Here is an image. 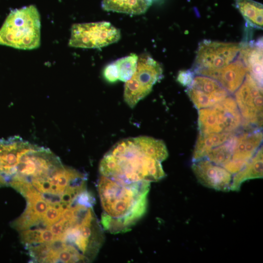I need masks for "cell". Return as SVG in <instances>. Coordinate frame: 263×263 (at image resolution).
<instances>
[{
	"label": "cell",
	"mask_w": 263,
	"mask_h": 263,
	"mask_svg": "<svg viewBox=\"0 0 263 263\" xmlns=\"http://www.w3.org/2000/svg\"><path fill=\"white\" fill-rule=\"evenodd\" d=\"M150 183L142 181L123 185L100 176L97 189L103 209L101 224L105 230L117 234L131 229L146 211Z\"/></svg>",
	"instance_id": "1"
},
{
	"label": "cell",
	"mask_w": 263,
	"mask_h": 263,
	"mask_svg": "<svg viewBox=\"0 0 263 263\" xmlns=\"http://www.w3.org/2000/svg\"><path fill=\"white\" fill-rule=\"evenodd\" d=\"M108 152L114 156L116 161L115 169L108 178L120 184L156 182L166 176L161 162L142 153L132 138L116 143Z\"/></svg>",
	"instance_id": "2"
},
{
	"label": "cell",
	"mask_w": 263,
	"mask_h": 263,
	"mask_svg": "<svg viewBox=\"0 0 263 263\" xmlns=\"http://www.w3.org/2000/svg\"><path fill=\"white\" fill-rule=\"evenodd\" d=\"M40 16L31 5L11 11L0 29V44L32 50L40 44Z\"/></svg>",
	"instance_id": "3"
},
{
	"label": "cell",
	"mask_w": 263,
	"mask_h": 263,
	"mask_svg": "<svg viewBox=\"0 0 263 263\" xmlns=\"http://www.w3.org/2000/svg\"><path fill=\"white\" fill-rule=\"evenodd\" d=\"M162 74L158 62L146 53L141 54L134 74L125 84L124 98L126 103L133 108L150 92L153 86L162 77Z\"/></svg>",
	"instance_id": "4"
},
{
	"label": "cell",
	"mask_w": 263,
	"mask_h": 263,
	"mask_svg": "<svg viewBox=\"0 0 263 263\" xmlns=\"http://www.w3.org/2000/svg\"><path fill=\"white\" fill-rule=\"evenodd\" d=\"M120 38V30L108 21L76 23L71 28L69 46L99 48L115 43Z\"/></svg>",
	"instance_id": "5"
},
{
	"label": "cell",
	"mask_w": 263,
	"mask_h": 263,
	"mask_svg": "<svg viewBox=\"0 0 263 263\" xmlns=\"http://www.w3.org/2000/svg\"><path fill=\"white\" fill-rule=\"evenodd\" d=\"M240 47L236 43L203 40L199 45L193 72L201 75L225 67L237 56Z\"/></svg>",
	"instance_id": "6"
},
{
	"label": "cell",
	"mask_w": 263,
	"mask_h": 263,
	"mask_svg": "<svg viewBox=\"0 0 263 263\" xmlns=\"http://www.w3.org/2000/svg\"><path fill=\"white\" fill-rule=\"evenodd\" d=\"M235 101L247 125L261 128L263 124V89L249 74L235 93Z\"/></svg>",
	"instance_id": "7"
},
{
	"label": "cell",
	"mask_w": 263,
	"mask_h": 263,
	"mask_svg": "<svg viewBox=\"0 0 263 263\" xmlns=\"http://www.w3.org/2000/svg\"><path fill=\"white\" fill-rule=\"evenodd\" d=\"M187 93L197 109L211 107L228 95L217 81L204 75L194 77Z\"/></svg>",
	"instance_id": "8"
},
{
	"label": "cell",
	"mask_w": 263,
	"mask_h": 263,
	"mask_svg": "<svg viewBox=\"0 0 263 263\" xmlns=\"http://www.w3.org/2000/svg\"><path fill=\"white\" fill-rule=\"evenodd\" d=\"M262 141L261 128H256L237 136L231 158L223 167L231 174L239 171L255 155Z\"/></svg>",
	"instance_id": "9"
},
{
	"label": "cell",
	"mask_w": 263,
	"mask_h": 263,
	"mask_svg": "<svg viewBox=\"0 0 263 263\" xmlns=\"http://www.w3.org/2000/svg\"><path fill=\"white\" fill-rule=\"evenodd\" d=\"M191 169L203 186L222 191L230 190L232 175L223 167L204 158L192 162Z\"/></svg>",
	"instance_id": "10"
},
{
	"label": "cell",
	"mask_w": 263,
	"mask_h": 263,
	"mask_svg": "<svg viewBox=\"0 0 263 263\" xmlns=\"http://www.w3.org/2000/svg\"><path fill=\"white\" fill-rule=\"evenodd\" d=\"M247 69L242 60L233 61L225 67L201 75L217 81L228 93H233L243 82Z\"/></svg>",
	"instance_id": "11"
},
{
	"label": "cell",
	"mask_w": 263,
	"mask_h": 263,
	"mask_svg": "<svg viewBox=\"0 0 263 263\" xmlns=\"http://www.w3.org/2000/svg\"><path fill=\"white\" fill-rule=\"evenodd\" d=\"M212 106L222 132H233L241 126L242 115L232 97L228 96Z\"/></svg>",
	"instance_id": "12"
},
{
	"label": "cell",
	"mask_w": 263,
	"mask_h": 263,
	"mask_svg": "<svg viewBox=\"0 0 263 263\" xmlns=\"http://www.w3.org/2000/svg\"><path fill=\"white\" fill-rule=\"evenodd\" d=\"M263 148L260 147L244 166L234 174L232 179L230 190L239 191L242 184L247 180L263 178Z\"/></svg>",
	"instance_id": "13"
},
{
	"label": "cell",
	"mask_w": 263,
	"mask_h": 263,
	"mask_svg": "<svg viewBox=\"0 0 263 263\" xmlns=\"http://www.w3.org/2000/svg\"><path fill=\"white\" fill-rule=\"evenodd\" d=\"M261 41L254 44L240 47L241 60L246 67L249 74L259 83L263 81V49Z\"/></svg>",
	"instance_id": "14"
},
{
	"label": "cell",
	"mask_w": 263,
	"mask_h": 263,
	"mask_svg": "<svg viewBox=\"0 0 263 263\" xmlns=\"http://www.w3.org/2000/svg\"><path fill=\"white\" fill-rule=\"evenodd\" d=\"M234 134L233 132L199 133L193 152L192 162L205 158L211 149L222 145Z\"/></svg>",
	"instance_id": "15"
},
{
	"label": "cell",
	"mask_w": 263,
	"mask_h": 263,
	"mask_svg": "<svg viewBox=\"0 0 263 263\" xmlns=\"http://www.w3.org/2000/svg\"><path fill=\"white\" fill-rule=\"evenodd\" d=\"M152 0H102L103 10L130 15H140L145 13L151 4Z\"/></svg>",
	"instance_id": "16"
},
{
	"label": "cell",
	"mask_w": 263,
	"mask_h": 263,
	"mask_svg": "<svg viewBox=\"0 0 263 263\" xmlns=\"http://www.w3.org/2000/svg\"><path fill=\"white\" fill-rule=\"evenodd\" d=\"M136 147L145 155L162 162L168 157L167 147L161 140L148 136H138L132 138Z\"/></svg>",
	"instance_id": "17"
},
{
	"label": "cell",
	"mask_w": 263,
	"mask_h": 263,
	"mask_svg": "<svg viewBox=\"0 0 263 263\" xmlns=\"http://www.w3.org/2000/svg\"><path fill=\"white\" fill-rule=\"evenodd\" d=\"M235 5L245 20L254 27L262 29L263 6L253 0H235Z\"/></svg>",
	"instance_id": "18"
},
{
	"label": "cell",
	"mask_w": 263,
	"mask_h": 263,
	"mask_svg": "<svg viewBox=\"0 0 263 263\" xmlns=\"http://www.w3.org/2000/svg\"><path fill=\"white\" fill-rule=\"evenodd\" d=\"M236 137L234 134L222 145L211 149L205 158L216 165L224 167L231 158Z\"/></svg>",
	"instance_id": "19"
},
{
	"label": "cell",
	"mask_w": 263,
	"mask_h": 263,
	"mask_svg": "<svg viewBox=\"0 0 263 263\" xmlns=\"http://www.w3.org/2000/svg\"><path fill=\"white\" fill-rule=\"evenodd\" d=\"M138 56L135 54L119 58L115 61L118 79L126 82L134 74L137 67Z\"/></svg>",
	"instance_id": "20"
},
{
	"label": "cell",
	"mask_w": 263,
	"mask_h": 263,
	"mask_svg": "<svg viewBox=\"0 0 263 263\" xmlns=\"http://www.w3.org/2000/svg\"><path fill=\"white\" fill-rule=\"evenodd\" d=\"M41 220L33 209L31 206L27 204L24 212L18 219L14 220L11 225L18 231L27 229L33 225H38Z\"/></svg>",
	"instance_id": "21"
},
{
	"label": "cell",
	"mask_w": 263,
	"mask_h": 263,
	"mask_svg": "<svg viewBox=\"0 0 263 263\" xmlns=\"http://www.w3.org/2000/svg\"><path fill=\"white\" fill-rule=\"evenodd\" d=\"M30 256L36 262H46L50 251L48 243H42L27 245Z\"/></svg>",
	"instance_id": "22"
},
{
	"label": "cell",
	"mask_w": 263,
	"mask_h": 263,
	"mask_svg": "<svg viewBox=\"0 0 263 263\" xmlns=\"http://www.w3.org/2000/svg\"><path fill=\"white\" fill-rule=\"evenodd\" d=\"M62 211V210L57 208L54 205L49 204L47 210L42 216L41 221L46 228H48L60 219Z\"/></svg>",
	"instance_id": "23"
},
{
	"label": "cell",
	"mask_w": 263,
	"mask_h": 263,
	"mask_svg": "<svg viewBox=\"0 0 263 263\" xmlns=\"http://www.w3.org/2000/svg\"><path fill=\"white\" fill-rule=\"evenodd\" d=\"M41 229L37 228L21 231L20 234L21 242L25 245L43 243L41 238Z\"/></svg>",
	"instance_id": "24"
},
{
	"label": "cell",
	"mask_w": 263,
	"mask_h": 263,
	"mask_svg": "<svg viewBox=\"0 0 263 263\" xmlns=\"http://www.w3.org/2000/svg\"><path fill=\"white\" fill-rule=\"evenodd\" d=\"M103 74L105 78L110 82H114L118 79L117 70L114 62L106 66Z\"/></svg>",
	"instance_id": "25"
},
{
	"label": "cell",
	"mask_w": 263,
	"mask_h": 263,
	"mask_svg": "<svg viewBox=\"0 0 263 263\" xmlns=\"http://www.w3.org/2000/svg\"><path fill=\"white\" fill-rule=\"evenodd\" d=\"M194 77V72L191 70L180 71L177 76V81L184 86H189Z\"/></svg>",
	"instance_id": "26"
},
{
	"label": "cell",
	"mask_w": 263,
	"mask_h": 263,
	"mask_svg": "<svg viewBox=\"0 0 263 263\" xmlns=\"http://www.w3.org/2000/svg\"><path fill=\"white\" fill-rule=\"evenodd\" d=\"M47 228H49L51 231L55 238H59L66 229L65 220L60 218L58 222H56Z\"/></svg>",
	"instance_id": "27"
},
{
	"label": "cell",
	"mask_w": 263,
	"mask_h": 263,
	"mask_svg": "<svg viewBox=\"0 0 263 263\" xmlns=\"http://www.w3.org/2000/svg\"><path fill=\"white\" fill-rule=\"evenodd\" d=\"M41 238L43 243H49L52 242L55 237L51 231L46 228V229H41Z\"/></svg>",
	"instance_id": "28"
},
{
	"label": "cell",
	"mask_w": 263,
	"mask_h": 263,
	"mask_svg": "<svg viewBox=\"0 0 263 263\" xmlns=\"http://www.w3.org/2000/svg\"><path fill=\"white\" fill-rule=\"evenodd\" d=\"M0 185H5L6 183L5 182V181L4 180L3 178L1 176V175L0 174Z\"/></svg>",
	"instance_id": "29"
},
{
	"label": "cell",
	"mask_w": 263,
	"mask_h": 263,
	"mask_svg": "<svg viewBox=\"0 0 263 263\" xmlns=\"http://www.w3.org/2000/svg\"><path fill=\"white\" fill-rule=\"evenodd\" d=\"M0 186H1V185H0Z\"/></svg>",
	"instance_id": "30"
}]
</instances>
